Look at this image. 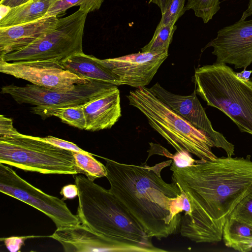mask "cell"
Instances as JSON below:
<instances>
[{
  "mask_svg": "<svg viewBox=\"0 0 252 252\" xmlns=\"http://www.w3.org/2000/svg\"><path fill=\"white\" fill-rule=\"evenodd\" d=\"M168 53L138 52L103 60L118 77L121 85L136 88L148 85Z\"/></svg>",
  "mask_w": 252,
  "mask_h": 252,
  "instance_id": "obj_13",
  "label": "cell"
},
{
  "mask_svg": "<svg viewBox=\"0 0 252 252\" xmlns=\"http://www.w3.org/2000/svg\"><path fill=\"white\" fill-rule=\"evenodd\" d=\"M63 197V200L67 199H73L78 196V188L76 184H69L63 186L60 191Z\"/></svg>",
  "mask_w": 252,
  "mask_h": 252,
  "instance_id": "obj_31",
  "label": "cell"
},
{
  "mask_svg": "<svg viewBox=\"0 0 252 252\" xmlns=\"http://www.w3.org/2000/svg\"><path fill=\"white\" fill-rule=\"evenodd\" d=\"M114 84L90 81L77 84L68 91H57L34 84L3 86L0 93L9 95L20 104L34 106L66 107L84 105L113 88Z\"/></svg>",
  "mask_w": 252,
  "mask_h": 252,
  "instance_id": "obj_8",
  "label": "cell"
},
{
  "mask_svg": "<svg viewBox=\"0 0 252 252\" xmlns=\"http://www.w3.org/2000/svg\"><path fill=\"white\" fill-rule=\"evenodd\" d=\"M89 10L80 7L76 12L59 19L56 28L24 48L2 56L8 62L60 63L74 54L83 52L84 28Z\"/></svg>",
  "mask_w": 252,
  "mask_h": 252,
  "instance_id": "obj_7",
  "label": "cell"
},
{
  "mask_svg": "<svg viewBox=\"0 0 252 252\" xmlns=\"http://www.w3.org/2000/svg\"><path fill=\"white\" fill-rule=\"evenodd\" d=\"M56 0H31L11 8L0 18V28H4L32 22L45 16Z\"/></svg>",
  "mask_w": 252,
  "mask_h": 252,
  "instance_id": "obj_18",
  "label": "cell"
},
{
  "mask_svg": "<svg viewBox=\"0 0 252 252\" xmlns=\"http://www.w3.org/2000/svg\"><path fill=\"white\" fill-rule=\"evenodd\" d=\"M0 191L45 214L57 229L81 223L77 215L72 214L64 200L34 187L2 163H0Z\"/></svg>",
  "mask_w": 252,
  "mask_h": 252,
  "instance_id": "obj_9",
  "label": "cell"
},
{
  "mask_svg": "<svg viewBox=\"0 0 252 252\" xmlns=\"http://www.w3.org/2000/svg\"><path fill=\"white\" fill-rule=\"evenodd\" d=\"M172 180L189 199L190 211L182 217L183 237L198 243L222 239L226 220L252 189L250 157L217 158L192 165H170Z\"/></svg>",
  "mask_w": 252,
  "mask_h": 252,
  "instance_id": "obj_1",
  "label": "cell"
},
{
  "mask_svg": "<svg viewBox=\"0 0 252 252\" xmlns=\"http://www.w3.org/2000/svg\"><path fill=\"white\" fill-rule=\"evenodd\" d=\"M167 157L171 158L173 163L178 167L190 166L199 162V160L193 159L190 154L186 151L177 152L174 155L169 153Z\"/></svg>",
  "mask_w": 252,
  "mask_h": 252,
  "instance_id": "obj_27",
  "label": "cell"
},
{
  "mask_svg": "<svg viewBox=\"0 0 252 252\" xmlns=\"http://www.w3.org/2000/svg\"><path fill=\"white\" fill-rule=\"evenodd\" d=\"M228 217L235 218L252 225V189L239 202Z\"/></svg>",
  "mask_w": 252,
  "mask_h": 252,
  "instance_id": "obj_25",
  "label": "cell"
},
{
  "mask_svg": "<svg viewBox=\"0 0 252 252\" xmlns=\"http://www.w3.org/2000/svg\"><path fill=\"white\" fill-rule=\"evenodd\" d=\"M25 239L22 237H10L4 239V242L7 249L11 252L19 251Z\"/></svg>",
  "mask_w": 252,
  "mask_h": 252,
  "instance_id": "obj_30",
  "label": "cell"
},
{
  "mask_svg": "<svg viewBox=\"0 0 252 252\" xmlns=\"http://www.w3.org/2000/svg\"><path fill=\"white\" fill-rule=\"evenodd\" d=\"M57 16L4 28H0V56L20 50L54 30Z\"/></svg>",
  "mask_w": 252,
  "mask_h": 252,
  "instance_id": "obj_15",
  "label": "cell"
},
{
  "mask_svg": "<svg viewBox=\"0 0 252 252\" xmlns=\"http://www.w3.org/2000/svg\"><path fill=\"white\" fill-rule=\"evenodd\" d=\"M177 29L175 25L168 24L156 28L151 41L141 48L143 52L162 53L168 52L173 35Z\"/></svg>",
  "mask_w": 252,
  "mask_h": 252,
  "instance_id": "obj_22",
  "label": "cell"
},
{
  "mask_svg": "<svg viewBox=\"0 0 252 252\" xmlns=\"http://www.w3.org/2000/svg\"><path fill=\"white\" fill-rule=\"evenodd\" d=\"M104 0H56L44 17L57 16L74 6H80L93 12L100 8Z\"/></svg>",
  "mask_w": 252,
  "mask_h": 252,
  "instance_id": "obj_23",
  "label": "cell"
},
{
  "mask_svg": "<svg viewBox=\"0 0 252 252\" xmlns=\"http://www.w3.org/2000/svg\"><path fill=\"white\" fill-rule=\"evenodd\" d=\"M0 71L57 91H68L77 84L90 81L63 68L58 63L49 62H8L0 59Z\"/></svg>",
  "mask_w": 252,
  "mask_h": 252,
  "instance_id": "obj_11",
  "label": "cell"
},
{
  "mask_svg": "<svg viewBox=\"0 0 252 252\" xmlns=\"http://www.w3.org/2000/svg\"><path fill=\"white\" fill-rule=\"evenodd\" d=\"M46 142H48L59 148L69 150L71 152L87 153V152L79 148L74 143L63 139H61L53 136H47L42 137Z\"/></svg>",
  "mask_w": 252,
  "mask_h": 252,
  "instance_id": "obj_28",
  "label": "cell"
},
{
  "mask_svg": "<svg viewBox=\"0 0 252 252\" xmlns=\"http://www.w3.org/2000/svg\"><path fill=\"white\" fill-rule=\"evenodd\" d=\"M78 190L77 216L81 224L117 242L141 249L144 252H163L126 207L110 191L82 175L74 176Z\"/></svg>",
  "mask_w": 252,
  "mask_h": 252,
  "instance_id": "obj_3",
  "label": "cell"
},
{
  "mask_svg": "<svg viewBox=\"0 0 252 252\" xmlns=\"http://www.w3.org/2000/svg\"><path fill=\"white\" fill-rule=\"evenodd\" d=\"M245 70L246 69H244V70L240 73L236 72V73L239 77H241L246 79H248V78L249 77V76H250L252 72V70L246 71Z\"/></svg>",
  "mask_w": 252,
  "mask_h": 252,
  "instance_id": "obj_35",
  "label": "cell"
},
{
  "mask_svg": "<svg viewBox=\"0 0 252 252\" xmlns=\"http://www.w3.org/2000/svg\"><path fill=\"white\" fill-rule=\"evenodd\" d=\"M104 159L110 191L149 237L161 240L180 231L185 194L175 182L163 181L160 174L172 159L153 166Z\"/></svg>",
  "mask_w": 252,
  "mask_h": 252,
  "instance_id": "obj_2",
  "label": "cell"
},
{
  "mask_svg": "<svg viewBox=\"0 0 252 252\" xmlns=\"http://www.w3.org/2000/svg\"><path fill=\"white\" fill-rule=\"evenodd\" d=\"M252 15V0H249L247 9L243 13L241 20H246Z\"/></svg>",
  "mask_w": 252,
  "mask_h": 252,
  "instance_id": "obj_34",
  "label": "cell"
},
{
  "mask_svg": "<svg viewBox=\"0 0 252 252\" xmlns=\"http://www.w3.org/2000/svg\"><path fill=\"white\" fill-rule=\"evenodd\" d=\"M81 224L57 228L50 237L60 243L66 252H144L141 249L117 242Z\"/></svg>",
  "mask_w": 252,
  "mask_h": 252,
  "instance_id": "obj_14",
  "label": "cell"
},
{
  "mask_svg": "<svg viewBox=\"0 0 252 252\" xmlns=\"http://www.w3.org/2000/svg\"><path fill=\"white\" fill-rule=\"evenodd\" d=\"M219 0H187L185 11L192 9L196 17L206 24L211 20L220 9Z\"/></svg>",
  "mask_w": 252,
  "mask_h": 252,
  "instance_id": "obj_24",
  "label": "cell"
},
{
  "mask_svg": "<svg viewBox=\"0 0 252 252\" xmlns=\"http://www.w3.org/2000/svg\"><path fill=\"white\" fill-rule=\"evenodd\" d=\"M0 163L45 174L78 173L71 151L19 132L0 136Z\"/></svg>",
  "mask_w": 252,
  "mask_h": 252,
  "instance_id": "obj_6",
  "label": "cell"
},
{
  "mask_svg": "<svg viewBox=\"0 0 252 252\" xmlns=\"http://www.w3.org/2000/svg\"><path fill=\"white\" fill-rule=\"evenodd\" d=\"M59 63L63 68L81 78L121 85L118 76L103 60L86 55L83 52L74 54Z\"/></svg>",
  "mask_w": 252,
  "mask_h": 252,
  "instance_id": "obj_17",
  "label": "cell"
},
{
  "mask_svg": "<svg viewBox=\"0 0 252 252\" xmlns=\"http://www.w3.org/2000/svg\"><path fill=\"white\" fill-rule=\"evenodd\" d=\"M120 100L116 86L84 104L85 130L96 131L111 128L122 116Z\"/></svg>",
  "mask_w": 252,
  "mask_h": 252,
  "instance_id": "obj_16",
  "label": "cell"
},
{
  "mask_svg": "<svg viewBox=\"0 0 252 252\" xmlns=\"http://www.w3.org/2000/svg\"><path fill=\"white\" fill-rule=\"evenodd\" d=\"M72 152L78 173L85 175L92 181L106 176L105 166L94 158L92 154L88 152Z\"/></svg>",
  "mask_w": 252,
  "mask_h": 252,
  "instance_id": "obj_21",
  "label": "cell"
},
{
  "mask_svg": "<svg viewBox=\"0 0 252 252\" xmlns=\"http://www.w3.org/2000/svg\"><path fill=\"white\" fill-rule=\"evenodd\" d=\"M30 0H0V4L1 5L13 8L27 3Z\"/></svg>",
  "mask_w": 252,
  "mask_h": 252,
  "instance_id": "obj_33",
  "label": "cell"
},
{
  "mask_svg": "<svg viewBox=\"0 0 252 252\" xmlns=\"http://www.w3.org/2000/svg\"></svg>",
  "mask_w": 252,
  "mask_h": 252,
  "instance_id": "obj_36",
  "label": "cell"
},
{
  "mask_svg": "<svg viewBox=\"0 0 252 252\" xmlns=\"http://www.w3.org/2000/svg\"><path fill=\"white\" fill-rule=\"evenodd\" d=\"M150 90L173 111L187 120L196 128L204 132L213 141L216 147L223 149L228 157L234 155V146L220 132L215 130L196 96L194 89L189 95L174 94L163 88L158 83Z\"/></svg>",
  "mask_w": 252,
  "mask_h": 252,
  "instance_id": "obj_12",
  "label": "cell"
},
{
  "mask_svg": "<svg viewBox=\"0 0 252 252\" xmlns=\"http://www.w3.org/2000/svg\"><path fill=\"white\" fill-rule=\"evenodd\" d=\"M185 1L186 0H172L166 12L162 14L157 28L168 24L175 25L176 21L185 12Z\"/></svg>",
  "mask_w": 252,
  "mask_h": 252,
  "instance_id": "obj_26",
  "label": "cell"
},
{
  "mask_svg": "<svg viewBox=\"0 0 252 252\" xmlns=\"http://www.w3.org/2000/svg\"><path fill=\"white\" fill-rule=\"evenodd\" d=\"M213 47L216 63L246 69L252 63V20H241L225 27L201 49Z\"/></svg>",
  "mask_w": 252,
  "mask_h": 252,
  "instance_id": "obj_10",
  "label": "cell"
},
{
  "mask_svg": "<svg viewBox=\"0 0 252 252\" xmlns=\"http://www.w3.org/2000/svg\"><path fill=\"white\" fill-rule=\"evenodd\" d=\"M83 105L66 107L34 106L30 108L32 113L42 118L55 116L62 122L80 129H85L86 123Z\"/></svg>",
  "mask_w": 252,
  "mask_h": 252,
  "instance_id": "obj_20",
  "label": "cell"
},
{
  "mask_svg": "<svg viewBox=\"0 0 252 252\" xmlns=\"http://www.w3.org/2000/svg\"><path fill=\"white\" fill-rule=\"evenodd\" d=\"M130 105L147 118L151 126L177 152L186 151L202 161L218 158L213 153L214 144L204 132L173 111L146 87L130 91L126 95Z\"/></svg>",
  "mask_w": 252,
  "mask_h": 252,
  "instance_id": "obj_5",
  "label": "cell"
},
{
  "mask_svg": "<svg viewBox=\"0 0 252 252\" xmlns=\"http://www.w3.org/2000/svg\"><path fill=\"white\" fill-rule=\"evenodd\" d=\"M18 131L13 125L11 119L0 116V136H9L17 133Z\"/></svg>",
  "mask_w": 252,
  "mask_h": 252,
  "instance_id": "obj_29",
  "label": "cell"
},
{
  "mask_svg": "<svg viewBox=\"0 0 252 252\" xmlns=\"http://www.w3.org/2000/svg\"><path fill=\"white\" fill-rule=\"evenodd\" d=\"M195 91L208 105L218 108L241 132L252 135V81L239 77L226 64L215 63L195 71Z\"/></svg>",
  "mask_w": 252,
  "mask_h": 252,
  "instance_id": "obj_4",
  "label": "cell"
},
{
  "mask_svg": "<svg viewBox=\"0 0 252 252\" xmlns=\"http://www.w3.org/2000/svg\"><path fill=\"white\" fill-rule=\"evenodd\" d=\"M225 245L237 251H252V225L235 218L228 217L223 227Z\"/></svg>",
  "mask_w": 252,
  "mask_h": 252,
  "instance_id": "obj_19",
  "label": "cell"
},
{
  "mask_svg": "<svg viewBox=\"0 0 252 252\" xmlns=\"http://www.w3.org/2000/svg\"><path fill=\"white\" fill-rule=\"evenodd\" d=\"M172 0H150L149 3L157 4L160 9L161 14H163L168 9Z\"/></svg>",
  "mask_w": 252,
  "mask_h": 252,
  "instance_id": "obj_32",
  "label": "cell"
},
{
  "mask_svg": "<svg viewBox=\"0 0 252 252\" xmlns=\"http://www.w3.org/2000/svg\"></svg>",
  "mask_w": 252,
  "mask_h": 252,
  "instance_id": "obj_37",
  "label": "cell"
}]
</instances>
